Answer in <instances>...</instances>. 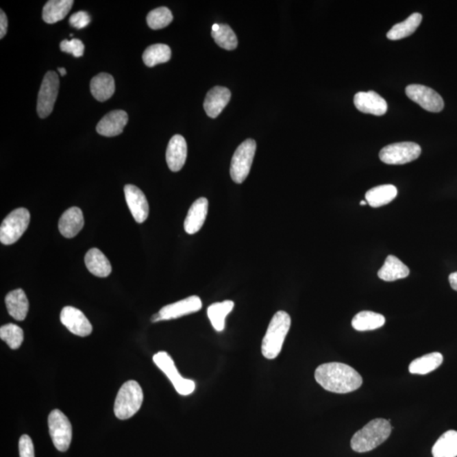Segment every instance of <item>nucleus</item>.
<instances>
[{"label": "nucleus", "instance_id": "11", "mask_svg": "<svg viewBox=\"0 0 457 457\" xmlns=\"http://www.w3.org/2000/svg\"><path fill=\"white\" fill-rule=\"evenodd\" d=\"M406 95L429 112L439 113L444 109V100L429 86L412 84L406 86Z\"/></svg>", "mask_w": 457, "mask_h": 457}, {"label": "nucleus", "instance_id": "17", "mask_svg": "<svg viewBox=\"0 0 457 457\" xmlns=\"http://www.w3.org/2000/svg\"><path fill=\"white\" fill-rule=\"evenodd\" d=\"M208 211V201L205 197L197 199L190 206L184 222L185 232L194 235L199 232L206 221Z\"/></svg>", "mask_w": 457, "mask_h": 457}, {"label": "nucleus", "instance_id": "13", "mask_svg": "<svg viewBox=\"0 0 457 457\" xmlns=\"http://www.w3.org/2000/svg\"><path fill=\"white\" fill-rule=\"evenodd\" d=\"M60 321L72 334L86 337L92 332L91 323L84 312L73 307H66L60 314Z\"/></svg>", "mask_w": 457, "mask_h": 457}, {"label": "nucleus", "instance_id": "3", "mask_svg": "<svg viewBox=\"0 0 457 457\" xmlns=\"http://www.w3.org/2000/svg\"><path fill=\"white\" fill-rule=\"evenodd\" d=\"M291 325V319L285 311L277 312L269 323L267 332L262 341V354L267 359H275L282 351Z\"/></svg>", "mask_w": 457, "mask_h": 457}, {"label": "nucleus", "instance_id": "20", "mask_svg": "<svg viewBox=\"0 0 457 457\" xmlns=\"http://www.w3.org/2000/svg\"><path fill=\"white\" fill-rule=\"evenodd\" d=\"M84 226V214L77 207L70 208L61 216L59 230L61 235L66 238H73Z\"/></svg>", "mask_w": 457, "mask_h": 457}, {"label": "nucleus", "instance_id": "23", "mask_svg": "<svg viewBox=\"0 0 457 457\" xmlns=\"http://www.w3.org/2000/svg\"><path fill=\"white\" fill-rule=\"evenodd\" d=\"M408 266L398 258L393 255H388L383 267L378 272V276L384 282H395V280L406 278L409 275Z\"/></svg>", "mask_w": 457, "mask_h": 457}, {"label": "nucleus", "instance_id": "16", "mask_svg": "<svg viewBox=\"0 0 457 457\" xmlns=\"http://www.w3.org/2000/svg\"><path fill=\"white\" fill-rule=\"evenodd\" d=\"M128 122V114L123 110H114L107 114L97 125V132L104 136L121 134Z\"/></svg>", "mask_w": 457, "mask_h": 457}, {"label": "nucleus", "instance_id": "27", "mask_svg": "<svg viewBox=\"0 0 457 457\" xmlns=\"http://www.w3.org/2000/svg\"><path fill=\"white\" fill-rule=\"evenodd\" d=\"M423 16L420 13L411 14L408 19L402 23L395 25L393 27L388 31L387 38L390 40H400V39L409 37L415 34L417 27L422 23Z\"/></svg>", "mask_w": 457, "mask_h": 457}, {"label": "nucleus", "instance_id": "7", "mask_svg": "<svg viewBox=\"0 0 457 457\" xmlns=\"http://www.w3.org/2000/svg\"><path fill=\"white\" fill-rule=\"evenodd\" d=\"M49 430L53 444L58 451L66 452L72 440V426L70 420L60 410H53L49 416Z\"/></svg>", "mask_w": 457, "mask_h": 457}, {"label": "nucleus", "instance_id": "35", "mask_svg": "<svg viewBox=\"0 0 457 457\" xmlns=\"http://www.w3.org/2000/svg\"><path fill=\"white\" fill-rule=\"evenodd\" d=\"M173 14L166 7H160L147 14V23L150 28L158 30L166 27L172 23Z\"/></svg>", "mask_w": 457, "mask_h": 457}, {"label": "nucleus", "instance_id": "30", "mask_svg": "<svg viewBox=\"0 0 457 457\" xmlns=\"http://www.w3.org/2000/svg\"><path fill=\"white\" fill-rule=\"evenodd\" d=\"M443 362V356L440 352H433L417 358L409 365V372L412 374H424L433 372Z\"/></svg>", "mask_w": 457, "mask_h": 457}, {"label": "nucleus", "instance_id": "21", "mask_svg": "<svg viewBox=\"0 0 457 457\" xmlns=\"http://www.w3.org/2000/svg\"><path fill=\"white\" fill-rule=\"evenodd\" d=\"M5 305L9 314L17 321H23L29 310V301L23 290L10 291L5 297Z\"/></svg>", "mask_w": 457, "mask_h": 457}, {"label": "nucleus", "instance_id": "41", "mask_svg": "<svg viewBox=\"0 0 457 457\" xmlns=\"http://www.w3.org/2000/svg\"><path fill=\"white\" fill-rule=\"evenodd\" d=\"M58 71L60 72V75H62V77L66 75V70L63 67L58 68Z\"/></svg>", "mask_w": 457, "mask_h": 457}, {"label": "nucleus", "instance_id": "39", "mask_svg": "<svg viewBox=\"0 0 457 457\" xmlns=\"http://www.w3.org/2000/svg\"><path fill=\"white\" fill-rule=\"evenodd\" d=\"M7 29H8V19L3 10L0 12V38L3 39L6 35Z\"/></svg>", "mask_w": 457, "mask_h": 457}, {"label": "nucleus", "instance_id": "42", "mask_svg": "<svg viewBox=\"0 0 457 457\" xmlns=\"http://www.w3.org/2000/svg\"><path fill=\"white\" fill-rule=\"evenodd\" d=\"M367 203H367V201H362L361 203H360L361 205H366Z\"/></svg>", "mask_w": 457, "mask_h": 457}, {"label": "nucleus", "instance_id": "29", "mask_svg": "<svg viewBox=\"0 0 457 457\" xmlns=\"http://www.w3.org/2000/svg\"><path fill=\"white\" fill-rule=\"evenodd\" d=\"M434 457L457 456V431L449 430L438 439L432 449Z\"/></svg>", "mask_w": 457, "mask_h": 457}, {"label": "nucleus", "instance_id": "15", "mask_svg": "<svg viewBox=\"0 0 457 457\" xmlns=\"http://www.w3.org/2000/svg\"><path fill=\"white\" fill-rule=\"evenodd\" d=\"M354 104L362 113L380 116L387 112L386 99L373 91L358 92L354 97Z\"/></svg>", "mask_w": 457, "mask_h": 457}, {"label": "nucleus", "instance_id": "10", "mask_svg": "<svg viewBox=\"0 0 457 457\" xmlns=\"http://www.w3.org/2000/svg\"><path fill=\"white\" fill-rule=\"evenodd\" d=\"M60 79L55 71H49L42 82L38 97L37 111L42 119L48 117L55 107L59 93Z\"/></svg>", "mask_w": 457, "mask_h": 457}, {"label": "nucleus", "instance_id": "28", "mask_svg": "<svg viewBox=\"0 0 457 457\" xmlns=\"http://www.w3.org/2000/svg\"><path fill=\"white\" fill-rule=\"evenodd\" d=\"M234 301H224L222 302H216L212 304L208 308V317L212 323V326L218 332L224 330L225 326L226 317L233 310Z\"/></svg>", "mask_w": 457, "mask_h": 457}, {"label": "nucleus", "instance_id": "22", "mask_svg": "<svg viewBox=\"0 0 457 457\" xmlns=\"http://www.w3.org/2000/svg\"><path fill=\"white\" fill-rule=\"evenodd\" d=\"M85 264L90 273L97 277H108L112 272L109 259L98 248H91L85 256Z\"/></svg>", "mask_w": 457, "mask_h": 457}, {"label": "nucleus", "instance_id": "8", "mask_svg": "<svg viewBox=\"0 0 457 457\" xmlns=\"http://www.w3.org/2000/svg\"><path fill=\"white\" fill-rule=\"evenodd\" d=\"M154 363L171 381L176 391L182 395H188L195 391L196 384L193 380L184 379L179 373L171 356L165 351L158 352L153 358Z\"/></svg>", "mask_w": 457, "mask_h": 457}, {"label": "nucleus", "instance_id": "6", "mask_svg": "<svg viewBox=\"0 0 457 457\" xmlns=\"http://www.w3.org/2000/svg\"><path fill=\"white\" fill-rule=\"evenodd\" d=\"M31 215L27 208H19L3 219L0 227V242L5 245L16 243L26 232Z\"/></svg>", "mask_w": 457, "mask_h": 457}, {"label": "nucleus", "instance_id": "14", "mask_svg": "<svg viewBox=\"0 0 457 457\" xmlns=\"http://www.w3.org/2000/svg\"><path fill=\"white\" fill-rule=\"evenodd\" d=\"M125 201L129 211L139 224L146 221L149 214V206L145 194L134 185H127L124 187Z\"/></svg>", "mask_w": 457, "mask_h": 457}, {"label": "nucleus", "instance_id": "25", "mask_svg": "<svg viewBox=\"0 0 457 457\" xmlns=\"http://www.w3.org/2000/svg\"><path fill=\"white\" fill-rule=\"evenodd\" d=\"M90 88L92 96L97 100L104 102L114 95L115 91L114 77L108 73L97 75L92 79Z\"/></svg>", "mask_w": 457, "mask_h": 457}, {"label": "nucleus", "instance_id": "1", "mask_svg": "<svg viewBox=\"0 0 457 457\" xmlns=\"http://www.w3.org/2000/svg\"><path fill=\"white\" fill-rule=\"evenodd\" d=\"M317 382L333 393L347 394L361 387L362 378L351 366L341 362L323 363L315 370Z\"/></svg>", "mask_w": 457, "mask_h": 457}, {"label": "nucleus", "instance_id": "18", "mask_svg": "<svg viewBox=\"0 0 457 457\" xmlns=\"http://www.w3.org/2000/svg\"><path fill=\"white\" fill-rule=\"evenodd\" d=\"M230 97H232V93L228 88L224 86H214L207 93L206 99L204 100L205 112L210 118L218 117L227 106Z\"/></svg>", "mask_w": 457, "mask_h": 457}, {"label": "nucleus", "instance_id": "5", "mask_svg": "<svg viewBox=\"0 0 457 457\" xmlns=\"http://www.w3.org/2000/svg\"><path fill=\"white\" fill-rule=\"evenodd\" d=\"M256 149V142L253 139H247L237 147L230 164V176L234 182L242 184L247 179L253 164Z\"/></svg>", "mask_w": 457, "mask_h": 457}, {"label": "nucleus", "instance_id": "24", "mask_svg": "<svg viewBox=\"0 0 457 457\" xmlns=\"http://www.w3.org/2000/svg\"><path fill=\"white\" fill-rule=\"evenodd\" d=\"M73 0H50L42 9V20L53 24L63 20L73 5Z\"/></svg>", "mask_w": 457, "mask_h": 457}, {"label": "nucleus", "instance_id": "9", "mask_svg": "<svg viewBox=\"0 0 457 457\" xmlns=\"http://www.w3.org/2000/svg\"><path fill=\"white\" fill-rule=\"evenodd\" d=\"M422 149L419 144L404 142L391 144L380 151L381 161L387 164H405L417 160Z\"/></svg>", "mask_w": 457, "mask_h": 457}, {"label": "nucleus", "instance_id": "37", "mask_svg": "<svg viewBox=\"0 0 457 457\" xmlns=\"http://www.w3.org/2000/svg\"><path fill=\"white\" fill-rule=\"evenodd\" d=\"M20 457H35L34 445L30 436L23 434L19 441Z\"/></svg>", "mask_w": 457, "mask_h": 457}, {"label": "nucleus", "instance_id": "26", "mask_svg": "<svg viewBox=\"0 0 457 457\" xmlns=\"http://www.w3.org/2000/svg\"><path fill=\"white\" fill-rule=\"evenodd\" d=\"M397 189L393 185H382L373 187L367 192V203L373 208H380L390 203L397 196Z\"/></svg>", "mask_w": 457, "mask_h": 457}, {"label": "nucleus", "instance_id": "33", "mask_svg": "<svg viewBox=\"0 0 457 457\" xmlns=\"http://www.w3.org/2000/svg\"><path fill=\"white\" fill-rule=\"evenodd\" d=\"M0 338L9 345L12 350L20 348L24 341V332L21 327L8 323L0 328Z\"/></svg>", "mask_w": 457, "mask_h": 457}, {"label": "nucleus", "instance_id": "4", "mask_svg": "<svg viewBox=\"0 0 457 457\" xmlns=\"http://www.w3.org/2000/svg\"><path fill=\"white\" fill-rule=\"evenodd\" d=\"M143 402V391L135 380H129L119 391L114 406V412L117 419L127 420L134 416L141 408Z\"/></svg>", "mask_w": 457, "mask_h": 457}, {"label": "nucleus", "instance_id": "36", "mask_svg": "<svg viewBox=\"0 0 457 457\" xmlns=\"http://www.w3.org/2000/svg\"><path fill=\"white\" fill-rule=\"evenodd\" d=\"M61 51L64 53H71L75 58L82 57L84 55L85 46L84 42L79 39H71L69 40H64L60 42Z\"/></svg>", "mask_w": 457, "mask_h": 457}, {"label": "nucleus", "instance_id": "12", "mask_svg": "<svg viewBox=\"0 0 457 457\" xmlns=\"http://www.w3.org/2000/svg\"><path fill=\"white\" fill-rule=\"evenodd\" d=\"M201 307H203V302H201L200 297L197 296L189 297L186 299L176 301L175 304L164 306L158 314L152 317L151 321L157 323L164 321V320L179 319L181 317L199 312Z\"/></svg>", "mask_w": 457, "mask_h": 457}, {"label": "nucleus", "instance_id": "32", "mask_svg": "<svg viewBox=\"0 0 457 457\" xmlns=\"http://www.w3.org/2000/svg\"><path fill=\"white\" fill-rule=\"evenodd\" d=\"M171 58V49L166 45H153L146 49L143 60L147 66L153 67L162 63H166Z\"/></svg>", "mask_w": 457, "mask_h": 457}, {"label": "nucleus", "instance_id": "34", "mask_svg": "<svg viewBox=\"0 0 457 457\" xmlns=\"http://www.w3.org/2000/svg\"><path fill=\"white\" fill-rule=\"evenodd\" d=\"M212 37L219 47L226 50H234L238 45L235 32L228 25H219L217 31H212Z\"/></svg>", "mask_w": 457, "mask_h": 457}, {"label": "nucleus", "instance_id": "31", "mask_svg": "<svg viewBox=\"0 0 457 457\" xmlns=\"http://www.w3.org/2000/svg\"><path fill=\"white\" fill-rule=\"evenodd\" d=\"M386 323L382 314L371 311L358 312L352 319L351 325L358 331L374 330L381 328Z\"/></svg>", "mask_w": 457, "mask_h": 457}, {"label": "nucleus", "instance_id": "19", "mask_svg": "<svg viewBox=\"0 0 457 457\" xmlns=\"http://www.w3.org/2000/svg\"><path fill=\"white\" fill-rule=\"evenodd\" d=\"M187 145L184 138L181 135H175L168 144L166 162L169 168L173 172L182 170L186 163Z\"/></svg>", "mask_w": 457, "mask_h": 457}, {"label": "nucleus", "instance_id": "2", "mask_svg": "<svg viewBox=\"0 0 457 457\" xmlns=\"http://www.w3.org/2000/svg\"><path fill=\"white\" fill-rule=\"evenodd\" d=\"M391 430L390 420L376 419L370 421L351 438V449L358 453L372 451L390 437Z\"/></svg>", "mask_w": 457, "mask_h": 457}, {"label": "nucleus", "instance_id": "40", "mask_svg": "<svg viewBox=\"0 0 457 457\" xmlns=\"http://www.w3.org/2000/svg\"><path fill=\"white\" fill-rule=\"evenodd\" d=\"M449 282L453 290L457 291V272L451 273L449 276Z\"/></svg>", "mask_w": 457, "mask_h": 457}, {"label": "nucleus", "instance_id": "38", "mask_svg": "<svg viewBox=\"0 0 457 457\" xmlns=\"http://www.w3.org/2000/svg\"><path fill=\"white\" fill-rule=\"evenodd\" d=\"M71 26L77 28L82 29L88 27L91 23V16L86 12H75L70 18Z\"/></svg>", "mask_w": 457, "mask_h": 457}]
</instances>
